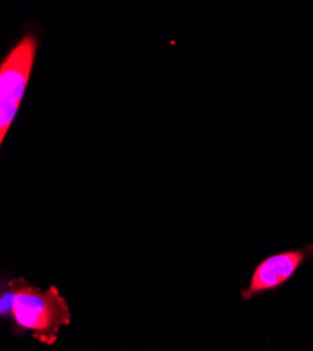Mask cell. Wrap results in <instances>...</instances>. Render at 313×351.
Wrapping results in <instances>:
<instances>
[{
    "mask_svg": "<svg viewBox=\"0 0 313 351\" xmlns=\"http://www.w3.org/2000/svg\"><path fill=\"white\" fill-rule=\"evenodd\" d=\"M37 53V37H23L0 66V142H5L24 97Z\"/></svg>",
    "mask_w": 313,
    "mask_h": 351,
    "instance_id": "7a4b0ae2",
    "label": "cell"
},
{
    "mask_svg": "<svg viewBox=\"0 0 313 351\" xmlns=\"http://www.w3.org/2000/svg\"><path fill=\"white\" fill-rule=\"evenodd\" d=\"M312 256L313 245H308L302 249L287 250L264 258L254 269L249 287L242 291V298L247 301L262 292L275 291L286 284Z\"/></svg>",
    "mask_w": 313,
    "mask_h": 351,
    "instance_id": "3957f363",
    "label": "cell"
},
{
    "mask_svg": "<svg viewBox=\"0 0 313 351\" xmlns=\"http://www.w3.org/2000/svg\"><path fill=\"white\" fill-rule=\"evenodd\" d=\"M8 288L13 292L10 315L18 330L32 332L33 337L44 344H53L61 328L71 324V311L66 300L56 287L47 291L14 278Z\"/></svg>",
    "mask_w": 313,
    "mask_h": 351,
    "instance_id": "6da1fadb",
    "label": "cell"
}]
</instances>
